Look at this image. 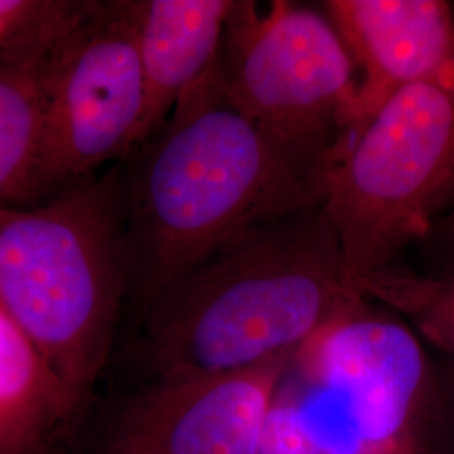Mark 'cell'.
I'll use <instances>...</instances> for the list:
<instances>
[{
  "mask_svg": "<svg viewBox=\"0 0 454 454\" xmlns=\"http://www.w3.org/2000/svg\"><path fill=\"white\" fill-rule=\"evenodd\" d=\"M129 303L160 293L244 232L322 206L328 170L278 145L211 71L118 165Z\"/></svg>",
  "mask_w": 454,
  "mask_h": 454,
  "instance_id": "obj_1",
  "label": "cell"
},
{
  "mask_svg": "<svg viewBox=\"0 0 454 454\" xmlns=\"http://www.w3.org/2000/svg\"><path fill=\"white\" fill-rule=\"evenodd\" d=\"M364 301L322 204L244 232L167 286L133 358L145 382L244 371L296 357Z\"/></svg>",
  "mask_w": 454,
  "mask_h": 454,
  "instance_id": "obj_2",
  "label": "cell"
},
{
  "mask_svg": "<svg viewBox=\"0 0 454 454\" xmlns=\"http://www.w3.org/2000/svg\"><path fill=\"white\" fill-rule=\"evenodd\" d=\"M129 275L120 167L35 207H0V305L58 379L73 412L103 372Z\"/></svg>",
  "mask_w": 454,
  "mask_h": 454,
  "instance_id": "obj_3",
  "label": "cell"
},
{
  "mask_svg": "<svg viewBox=\"0 0 454 454\" xmlns=\"http://www.w3.org/2000/svg\"><path fill=\"white\" fill-rule=\"evenodd\" d=\"M324 207L354 288L454 212V65L395 91L350 135Z\"/></svg>",
  "mask_w": 454,
  "mask_h": 454,
  "instance_id": "obj_4",
  "label": "cell"
},
{
  "mask_svg": "<svg viewBox=\"0 0 454 454\" xmlns=\"http://www.w3.org/2000/svg\"><path fill=\"white\" fill-rule=\"evenodd\" d=\"M313 427L358 454H454V360L367 300L298 352Z\"/></svg>",
  "mask_w": 454,
  "mask_h": 454,
  "instance_id": "obj_5",
  "label": "cell"
},
{
  "mask_svg": "<svg viewBox=\"0 0 454 454\" xmlns=\"http://www.w3.org/2000/svg\"><path fill=\"white\" fill-rule=\"evenodd\" d=\"M229 101L260 130L328 172L358 127L357 66L322 9L236 0L217 58Z\"/></svg>",
  "mask_w": 454,
  "mask_h": 454,
  "instance_id": "obj_6",
  "label": "cell"
},
{
  "mask_svg": "<svg viewBox=\"0 0 454 454\" xmlns=\"http://www.w3.org/2000/svg\"><path fill=\"white\" fill-rule=\"evenodd\" d=\"M144 112L135 0L82 2L44 66V114L29 202L93 179L135 146Z\"/></svg>",
  "mask_w": 454,
  "mask_h": 454,
  "instance_id": "obj_7",
  "label": "cell"
},
{
  "mask_svg": "<svg viewBox=\"0 0 454 454\" xmlns=\"http://www.w3.org/2000/svg\"><path fill=\"white\" fill-rule=\"evenodd\" d=\"M293 362L145 382L116 407L98 454H260L262 426Z\"/></svg>",
  "mask_w": 454,
  "mask_h": 454,
  "instance_id": "obj_8",
  "label": "cell"
},
{
  "mask_svg": "<svg viewBox=\"0 0 454 454\" xmlns=\"http://www.w3.org/2000/svg\"><path fill=\"white\" fill-rule=\"evenodd\" d=\"M322 11L357 66L358 127L401 88L454 65V2L326 0Z\"/></svg>",
  "mask_w": 454,
  "mask_h": 454,
  "instance_id": "obj_9",
  "label": "cell"
},
{
  "mask_svg": "<svg viewBox=\"0 0 454 454\" xmlns=\"http://www.w3.org/2000/svg\"><path fill=\"white\" fill-rule=\"evenodd\" d=\"M144 112L135 146L163 123L217 63L236 0H135ZM133 146V148H135Z\"/></svg>",
  "mask_w": 454,
  "mask_h": 454,
  "instance_id": "obj_10",
  "label": "cell"
},
{
  "mask_svg": "<svg viewBox=\"0 0 454 454\" xmlns=\"http://www.w3.org/2000/svg\"><path fill=\"white\" fill-rule=\"evenodd\" d=\"M58 379L0 305V454H43L73 416Z\"/></svg>",
  "mask_w": 454,
  "mask_h": 454,
  "instance_id": "obj_11",
  "label": "cell"
},
{
  "mask_svg": "<svg viewBox=\"0 0 454 454\" xmlns=\"http://www.w3.org/2000/svg\"><path fill=\"white\" fill-rule=\"evenodd\" d=\"M58 35L0 56V207L29 202L44 114V66Z\"/></svg>",
  "mask_w": 454,
  "mask_h": 454,
  "instance_id": "obj_12",
  "label": "cell"
},
{
  "mask_svg": "<svg viewBox=\"0 0 454 454\" xmlns=\"http://www.w3.org/2000/svg\"><path fill=\"white\" fill-rule=\"evenodd\" d=\"M356 290L386 305L429 347L454 360V266L419 273L397 262L360 279Z\"/></svg>",
  "mask_w": 454,
  "mask_h": 454,
  "instance_id": "obj_13",
  "label": "cell"
},
{
  "mask_svg": "<svg viewBox=\"0 0 454 454\" xmlns=\"http://www.w3.org/2000/svg\"><path fill=\"white\" fill-rule=\"evenodd\" d=\"M80 5L78 0H0V56L49 41Z\"/></svg>",
  "mask_w": 454,
  "mask_h": 454,
  "instance_id": "obj_14",
  "label": "cell"
},
{
  "mask_svg": "<svg viewBox=\"0 0 454 454\" xmlns=\"http://www.w3.org/2000/svg\"><path fill=\"white\" fill-rule=\"evenodd\" d=\"M317 436L294 395L279 389L261 433L260 454H313Z\"/></svg>",
  "mask_w": 454,
  "mask_h": 454,
  "instance_id": "obj_15",
  "label": "cell"
},
{
  "mask_svg": "<svg viewBox=\"0 0 454 454\" xmlns=\"http://www.w3.org/2000/svg\"><path fill=\"white\" fill-rule=\"evenodd\" d=\"M421 244L436 256V268L454 266V212L441 219Z\"/></svg>",
  "mask_w": 454,
  "mask_h": 454,
  "instance_id": "obj_16",
  "label": "cell"
}]
</instances>
